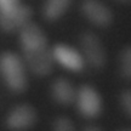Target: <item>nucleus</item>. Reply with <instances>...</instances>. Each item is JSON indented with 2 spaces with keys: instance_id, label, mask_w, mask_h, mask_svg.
Segmentation results:
<instances>
[{
  "instance_id": "f257e3e1",
  "label": "nucleus",
  "mask_w": 131,
  "mask_h": 131,
  "mask_svg": "<svg viewBox=\"0 0 131 131\" xmlns=\"http://www.w3.org/2000/svg\"><path fill=\"white\" fill-rule=\"evenodd\" d=\"M0 70L6 85L15 92H22L27 88V77L23 61L14 52H4L0 57Z\"/></svg>"
},
{
  "instance_id": "f03ea898",
  "label": "nucleus",
  "mask_w": 131,
  "mask_h": 131,
  "mask_svg": "<svg viewBox=\"0 0 131 131\" xmlns=\"http://www.w3.org/2000/svg\"><path fill=\"white\" fill-rule=\"evenodd\" d=\"M83 57L92 68L101 69L106 64V51L101 40L91 32H85L80 37Z\"/></svg>"
},
{
  "instance_id": "7ed1b4c3",
  "label": "nucleus",
  "mask_w": 131,
  "mask_h": 131,
  "mask_svg": "<svg viewBox=\"0 0 131 131\" xmlns=\"http://www.w3.org/2000/svg\"><path fill=\"white\" fill-rule=\"evenodd\" d=\"M80 113L86 118H96L102 111V101L96 90L90 85H83L75 95Z\"/></svg>"
},
{
  "instance_id": "20e7f679",
  "label": "nucleus",
  "mask_w": 131,
  "mask_h": 131,
  "mask_svg": "<svg viewBox=\"0 0 131 131\" xmlns=\"http://www.w3.org/2000/svg\"><path fill=\"white\" fill-rule=\"evenodd\" d=\"M32 17V11L28 6L18 3L7 10L0 11V27L5 32H16L29 22Z\"/></svg>"
},
{
  "instance_id": "39448f33",
  "label": "nucleus",
  "mask_w": 131,
  "mask_h": 131,
  "mask_svg": "<svg viewBox=\"0 0 131 131\" xmlns=\"http://www.w3.org/2000/svg\"><path fill=\"white\" fill-rule=\"evenodd\" d=\"M37 122V112L29 104H19L15 107L6 117L5 124L11 131H26Z\"/></svg>"
},
{
  "instance_id": "423d86ee",
  "label": "nucleus",
  "mask_w": 131,
  "mask_h": 131,
  "mask_svg": "<svg viewBox=\"0 0 131 131\" xmlns=\"http://www.w3.org/2000/svg\"><path fill=\"white\" fill-rule=\"evenodd\" d=\"M19 40L23 52H32L47 47L46 35L39 26L32 22H28L19 29Z\"/></svg>"
},
{
  "instance_id": "0eeeda50",
  "label": "nucleus",
  "mask_w": 131,
  "mask_h": 131,
  "mask_svg": "<svg viewBox=\"0 0 131 131\" xmlns=\"http://www.w3.org/2000/svg\"><path fill=\"white\" fill-rule=\"evenodd\" d=\"M23 53L27 67L35 75L45 77L51 73L55 60L52 56V51H50L47 47L32 52H23Z\"/></svg>"
},
{
  "instance_id": "6e6552de",
  "label": "nucleus",
  "mask_w": 131,
  "mask_h": 131,
  "mask_svg": "<svg viewBox=\"0 0 131 131\" xmlns=\"http://www.w3.org/2000/svg\"><path fill=\"white\" fill-rule=\"evenodd\" d=\"M81 11L91 23L98 27H107L112 23L111 10L100 0H84L81 3Z\"/></svg>"
},
{
  "instance_id": "1a4fd4ad",
  "label": "nucleus",
  "mask_w": 131,
  "mask_h": 131,
  "mask_svg": "<svg viewBox=\"0 0 131 131\" xmlns=\"http://www.w3.org/2000/svg\"><path fill=\"white\" fill-rule=\"evenodd\" d=\"M53 60L63 68L72 72H79L84 68V57L73 47L67 45H57L52 50Z\"/></svg>"
},
{
  "instance_id": "9d476101",
  "label": "nucleus",
  "mask_w": 131,
  "mask_h": 131,
  "mask_svg": "<svg viewBox=\"0 0 131 131\" xmlns=\"http://www.w3.org/2000/svg\"><path fill=\"white\" fill-rule=\"evenodd\" d=\"M51 95L57 103L62 106H69L75 100L77 92L69 80L64 78H58L51 85Z\"/></svg>"
},
{
  "instance_id": "9b49d317",
  "label": "nucleus",
  "mask_w": 131,
  "mask_h": 131,
  "mask_svg": "<svg viewBox=\"0 0 131 131\" xmlns=\"http://www.w3.org/2000/svg\"><path fill=\"white\" fill-rule=\"evenodd\" d=\"M72 0H45L42 6V15L49 21H56L61 18Z\"/></svg>"
},
{
  "instance_id": "f8f14e48",
  "label": "nucleus",
  "mask_w": 131,
  "mask_h": 131,
  "mask_svg": "<svg viewBox=\"0 0 131 131\" xmlns=\"http://www.w3.org/2000/svg\"><path fill=\"white\" fill-rule=\"evenodd\" d=\"M120 74L123 78L131 80V46L124 49L120 53Z\"/></svg>"
},
{
  "instance_id": "ddd939ff",
  "label": "nucleus",
  "mask_w": 131,
  "mask_h": 131,
  "mask_svg": "<svg viewBox=\"0 0 131 131\" xmlns=\"http://www.w3.org/2000/svg\"><path fill=\"white\" fill-rule=\"evenodd\" d=\"M52 131H77V130H75L74 124L72 123L70 119L66 117H60L53 122Z\"/></svg>"
},
{
  "instance_id": "4468645a",
  "label": "nucleus",
  "mask_w": 131,
  "mask_h": 131,
  "mask_svg": "<svg viewBox=\"0 0 131 131\" xmlns=\"http://www.w3.org/2000/svg\"><path fill=\"white\" fill-rule=\"evenodd\" d=\"M120 106L124 112L131 118V89L124 90L120 94Z\"/></svg>"
},
{
  "instance_id": "2eb2a0df",
  "label": "nucleus",
  "mask_w": 131,
  "mask_h": 131,
  "mask_svg": "<svg viewBox=\"0 0 131 131\" xmlns=\"http://www.w3.org/2000/svg\"><path fill=\"white\" fill-rule=\"evenodd\" d=\"M18 4V0H0V11L7 10Z\"/></svg>"
},
{
  "instance_id": "dca6fc26",
  "label": "nucleus",
  "mask_w": 131,
  "mask_h": 131,
  "mask_svg": "<svg viewBox=\"0 0 131 131\" xmlns=\"http://www.w3.org/2000/svg\"><path fill=\"white\" fill-rule=\"evenodd\" d=\"M83 131H102V130L97 126H88V127H85Z\"/></svg>"
},
{
  "instance_id": "f3484780",
  "label": "nucleus",
  "mask_w": 131,
  "mask_h": 131,
  "mask_svg": "<svg viewBox=\"0 0 131 131\" xmlns=\"http://www.w3.org/2000/svg\"><path fill=\"white\" fill-rule=\"evenodd\" d=\"M119 1H124V3H129V1H131V0H119Z\"/></svg>"
},
{
  "instance_id": "a211bd4d",
  "label": "nucleus",
  "mask_w": 131,
  "mask_h": 131,
  "mask_svg": "<svg viewBox=\"0 0 131 131\" xmlns=\"http://www.w3.org/2000/svg\"><path fill=\"white\" fill-rule=\"evenodd\" d=\"M122 131H131V129H127V130H122Z\"/></svg>"
}]
</instances>
